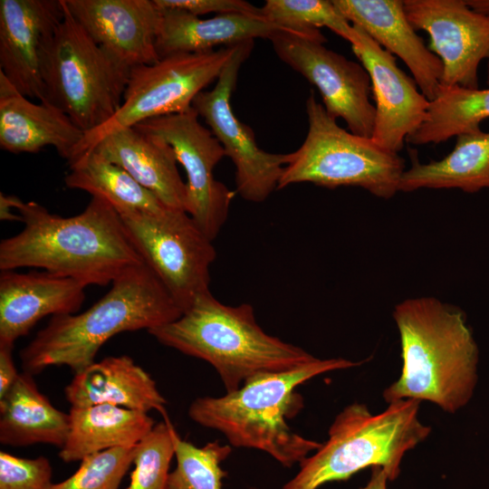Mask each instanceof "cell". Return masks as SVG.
<instances>
[{
    "mask_svg": "<svg viewBox=\"0 0 489 489\" xmlns=\"http://www.w3.org/2000/svg\"><path fill=\"white\" fill-rule=\"evenodd\" d=\"M148 332L161 344L211 364L226 393L257 374L293 369L315 359L264 331L251 304L225 305L211 292L198 297L176 321Z\"/></svg>",
    "mask_w": 489,
    "mask_h": 489,
    "instance_id": "5",
    "label": "cell"
},
{
    "mask_svg": "<svg viewBox=\"0 0 489 489\" xmlns=\"http://www.w3.org/2000/svg\"><path fill=\"white\" fill-rule=\"evenodd\" d=\"M388 477L381 466L371 467V475L369 482L359 489H387Z\"/></svg>",
    "mask_w": 489,
    "mask_h": 489,
    "instance_id": "37",
    "label": "cell"
},
{
    "mask_svg": "<svg viewBox=\"0 0 489 489\" xmlns=\"http://www.w3.org/2000/svg\"><path fill=\"white\" fill-rule=\"evenodd\" d=\"M111 288L78 314L53 316L21 350L24 372L38 374L52 366L78 373L95 362L101 347L114 335L165 325L182 311L145 264L118 276Z\"/></svg>",
    "mask_w": 489,
    "mask_h": 489,
    "instance_id": "3",
    "label": "cell"
},
{
    "mask_svg": "<svg viewBox=\"0 0 489 489\" xmlns=\"http://www.w3.org/2000/svg\"><path fill=\"white\" fill-rule=\"evenodd\" d=\"M349 43L370 78L375 101L371 139L380 147L398 153L407 138L426 120L429 101L416 81L398 66L396 57L361 28L353 25Z\"/></svg>",
    "mask_w": 489,
    "mask_h": 489,
    "instance_id": "16",
    "label": "cell"
},
{
    "mask_svg": "<svg viewBox=\"0 0 489 489\" xmlns=\"http://www.w3.org/2000/svg\"><path fill=\"white\" fill-rule=\"evenodd\" d=\"M20 198L12 196L5 195L3 192L0 193V218L4 221H22V218L17 216L14 210H16V206Z\"/></svg>",
    "mask_w": 489,
    "mask_h": 489,
    "instance_id": "36",
    "label": "cell"
},
{
    "mask_svg": "<svg viewBox=\"0 0 489 489\" xmlns=\"http://www.w3.org/2000/svg\"><path fill=\"white\" fill-rule=\"evenodd\" d=\"M52 473L44 456L31 459L0 452V489H51Z\"/></svg>",
    "mask_w": 489,
    "mask_h": 489,
    "instance_id": "33",
    "label": "cell"
},
{
    "mask_svg": "<svg viewBox=\"0 0 489 489\" xmlns=\"http://www.w3.org/2000/svg\"><path fill=\"white\" fill-rule=\"evenodd\" d=\"M158 9L160 22L156 49L159 59L210 52L216 50L214 47L236 45L255 38L269 40L275 32L287 29L260 16L225 14L201 19L180 9Z\"/></svg>",
    "mask_w": 489,
    "mask_h": 489,
    "instance_id": "22",
    "label": "cell"
},
{
    "mask_svg": "<svg viewBox=\"0 0 489 489\" xmlns=\"http://www.w3.org/2000/svg\"><path fill=\"white\" fill-rule=\"evenodd\" d=\"M198 117L191 107L143 121L135 128L160 138L172 148L187 174L185 211L213 241L227 219L235 192L215 178L214 169L225 152Z\"/></svg>",
    "mask_w": 489,
    "mask_h": 489,
    "instance_id": "13",
    "label": "cell"
},
{
    "mask_svg": "<svg viewBox=\"0 0 489 489\" xmlns=\"http://www.w3.org/2000/svg\"><path fill=\"white\" fill-rule=\"evenodd\" d=\"M269 41L280 60L318 89L330 116L342 119L351 133L372 138L375 106L370 78L361 63L327 48L320 29H282Z\"/></svg>",
    "mask_w": 489,
    "mask_h": 489,
    "instance_id": "11",
    "label": "cell"
},
{
    "mask_svg": "<svg viewBox=\"0 0 489 489\" xmlns=\"http://www.w3.org/2000/svg\"><path fill=\"white\" fill-rule=\"evenodd\" d=\"M237 45L175 54L153 64L131 68L119 110L101 127L84 133L68 165L92 150L110 133L190 109L195 97L217 80Z\"/></svg>",
    "mask_w": 489,
    "mask_h": 489,
    "instance_id": "9",
    "label": "cell"
},
{
    "mask_svg": "<svg viewBox=\"0 0 489 489\" xmlns=\"http://www.w3.org/2000/svg\"><path fill=\"white\" fill-rule=\"evenodd\" d=\"M453 150L440 160L420 163L410 150L411 167L405 170L399 191L420 188H458L476 193L489 188V131L458 135Z\"/></svg>",
    "mask_w": 489,
    "mask_h": 489,
    "instance_id": "26",
    "label": "cell"
},
{
    "mask_svg": "<svg viewBox=\"0 0 489 489\" xmlns=\"http://www.w3.org/2000/svg\"><path fill=\"white\" fill-rule=\"evenodd\" d=\"M23 230L0 243V269L42 268L88 285H107L143 260L117 211L91 197L73 216L50 213L43 206L19 200Z\"/></svg>",
    "mask_w": 489,
    "mask_h": 489,
    "instance_id": "1",
    "label": "cell"
},
{
    "mask_svg": "<svg viewBox=\"0 0 489 489\" xmlns=\"http://www.w3.org/2000/svg\"><path fill=\"white\" fill-rule=\"evenodd\" d=\"M138 444L91 454L82 460L78 470L51 489H119L137 453Z\"/></svg>",
    "mask_w": 489,
    "mask_h": 489,
    "instance_id": "32",
    "label": "cell"
},
{
    "mask_svg": "<svg viewBox=\"0 0 489 489\" xmlns=\"http://www.w3.org/2000/svg\"><path fill=\"white\" fill-rule=\"evenodd\" d=\"M488 63H487V85L489 86V56H488Z\"/></svg>",
    "mask_w": 489,
    "mask_h": 489,
    "instance_id": "39",
    "label": "cell"
},
{
    "mask_svg": "<svg viewBox=\"0 0 489 489\" xmlns=\"http://www.w3.org/2000/svg\"><path fill=\"white\" fill-rule=\"evenodd\" d=\"M69 168L70 172L64 178L67 187L105 199L120 216L159 213L168 208L123 168L94 151L85 154Z\"/></svg>",
    "mask_w": 489,
    "mask_h": 489,
    "instance_id": "27",
    "label": "cell"
},
{
    "mask_svg": "<svg viewBox=\"0 0 489 489\" xmlns=\"http://www.w3.org/2000/svg\"><path fill=\"white\" fill-rule=\"evenodd\" d=\"M361 364L342 358H315L293 369L260 373L225 396L196 398L188 415L196 423L220 431L231 446L264 451L290 467L322 445L295 433L288 424L303 407L296 388L322 373Z\"/></svg>",
    "mask_w": 489,
    "mask_h": 489,
    "instance_id": "4",
    "label": "cell"
},
{
    "mask_svg": "<svg viewBox=\"0 0 489 489\" xmlns=\"http://www.w3.org/2000/svg\"><path fill=\"white\" fill-rule=\"evenodd\" d=\"M465 2L475 12L489 16V0H465Z\"/></svg>",
    "mask_w": 489,
    "mask_h": 489,
    "instance_id": "38",
    "label": "cell"
},
{
    "mask_svg": "<svg viewBox=\"0 0 489 489\" xmlns=\"http://www.w3.org/2000/svg\"><path fill=\"white\" fill-rule=\"evenodd\" d=\"M120 218L143 262L182 313L210 292L209 269L216 252L212 240L186 211L168 207Z\"/></svg>",
    "mask_w": 489,
    "mask_h": 489,
    "instance_id": "10",
    "label": "cell"
},
{
    "mask_svg": "<svg viewBox=\"0 0 489 489\" xmlns=\"http://www.w3.org/2000/svg\"><path fill=\"white\" fill-rule=\"evenodd\" d=\"M419 405L416 399H401L377 415L365 404L347 406L331 425L328 440L300 463L298 473L282 489H319L373 466H381L394 481L405 454L431 432L418 418Z\"/></svg>",
    "mask_w": 489,
    "mask_h": 489,
    "instance_id": "6",
    "label": "cell"
},
{
    "mask_svg": "<svg viewBox=\"0 0 489 489\" xmlns=\"http://www.w3.org/2000/svg\"><path fill=\"white\" fill-rule=\"evenodd\" d=\"M268 21L296 32L327 27L350 42L353 25L332 0H266L261 7Z\"/></svg>",
    "mask_w": 489,
    "mask_h": 489,
    "instance_id": "30",
    "label": "cell"
},
{
    "mask_svg": "<svg viewBox=\"0 0 489 489\" xmlns=\"http://www.w3.org/2000/svg\"><path fill=\"white\" fill-rule=\"evenodd\" d=\"M67 439L59 452L65 463L82 460L103 450L138 444L154 427L148 413L98 404L72 407Z\"/></svg>",
    "mask_w": 489,
    "mask_h": 489,
    "instance_id": "24",
    "label": "cell"
},
{
    "mask_svg": "<svg viewBox=\"0 0 489 489\" xmlns=\"http://www.w3.org/2000/svg\"><path fill=\"white\" fill-rule=\"evenodd\" d=\"M414 29L428 34V49L441 61L440 87L478 89V68L489 56V16L465 0H403Z\"/></svg>",
    "mask_w": 489,
    "mask_h": 489,
    "instance_id": "14",
    "label": "cell"
},
{
    "mask_svg": "<svg viewBox=\"0 0 489 489\" xmlns=\"http://www.w3.org/2000/svg\"><path fill=\"white\" fill-rule=\"evenodd\" d=\"M488 118L489 88L440 87L437 96L429 101L426 120L406 142L413 145L445 142L461 134L481 130V122Z\"/></svg>",
    "mask_w": 489,
    "mask_h": 489,
    "instance_id": "28",
    "label": "cell"
},
{
    "mask_svg": "<svg viewBox=\"0 0 489 489\" xmlns=\"http://www.w3.org/2000/svg\"><path fill=\"white\" fill-rule=\"evenodd\" d=\"M84 132L58 108L35 104L0 72V147L10 153H36L53 147L67 162Z\"/></svg>",
    "mask_w": 489,
    "mask_h": 489,
    "instance_id": "20",
    "label": "cell"
},
{
    "mask_svg": "<svg viewBox=\"0 0 489 489\" xmlns=\"http://www.w3.org/2000/svg\"><path fill=\"white\" fill-rule=\"evenodd\" d=\"M353 25L403 61L421 92L431 101L438 94L443 66L408 21L403 0H332Z\"/></svg>",
    "mask_w": 489,
    "mask_h": 489,
    "instance_id": "18",
    "label": "cell"
},
{
    "mask_svg": "<svg viewBox=\"0 0 489 489\" xmlns=\"http://www.w3.org/2000/svg\"><path fill=\"white\" fill-rule=\"evenodd\" d=\"M392 315L402 369L384 389V400H426L447 413L467 405L478 380L479 350L464 312L434 297H417L398 303Z\"/></svg>",
    "mask_w": 489,
    "mask_h": 489,
    "instance_id": "2",
    "label": "cell"
},
{
    "mask_svg": "<svg viewBox=\"0 0 489 489\" xmlns=\"http://www.w3.org/2000/svg\"><path fill=\"white\" fill-rule=\"evenodd\" d=\"M174 439L177 465L169 474L167 489H222L227 474L221 463L230 455L231 446L213 441L197 447L181 439L177 432Z\"/></svg>",
    "mask_w": 489,
    "mask_h": 489,
    "instance_id": "29",
    "label": "cell"
},
{
    "mask_svg": "<svg viewBox=\"0 0 489 489\" xmlns=\"http://www.w3.org/2000/svg\"><path fill=\"white\" fill-rule=\"evenodd\" d=\"M254 41L239 43L219 74L215 87L200 91L192 107L201 116L235 168L236 193L246 201L260 203L278 189L290 153L274 154L260 149L253 129L234 113L231 97L238 73L250 56Z\"/></svg>",
    "mask_w": 489,
    "mask_h": 489,
    "instance_id": "12",
    "label": "cell"
},
{
    "mask_svg": "<svg viewBox=\"0 0 489 489\" xmlns=\"http://www.w3.org/2000/svg\"><path fill=\"white\" fill-rule=\"evenodd\" d=\"M14 344L0 342V398L16 380L19 373L13 360Z\"/></svg>",
    "mask_w": 489,
    "mask_h": 489,
    "instance_id": "35",
    "label": "cell"
},
{
    "mask_svg": "<svg viewBox=\"0 0 489 489\" xmlns=\"http://www.w3.org/2000/svg\"><path fill=\"white\" fill-rule=\"evenodd\" d=\"M87 34L123 65L159 60L156 49L160 11L154 0H64Z\"/></svg>",
    "mask_w": 489,
    "mask_h": 489,
    "instance_id": "17",
    "label": "cell"
},
{
    "mask_svg": "<svg viewBox=\"0 0 489 489\" xmlns=\"http://www.w3.org/2000/svg\"><path fill=\"white\" fill-rule=\"evenodd\" d=\"M176 432L165 417L138 443L133 460L135 468L127 489H167L169 465L176 453Z\"/></svg>",
    "mask_w": 489,
    "mask_h": 489,
    "instance_id": "31",
    "label": "cell"
},
{
    "mask_svg": "<svg viewBox=\"0 0 489 489\" xmlns=\"http://www.w3.org/2000/svg\"><path fill=\"white\" fill-rule=\"evenodd\" d=\"M154 2L159 8L180 9L197 16L216 13L264 17L261 7L244 0H154Z\"/></svg>",
    "mask_w": 489,
    "mask_h": 489,
    "instance_id": "34",
    "label": "cell"
},
{
    "mask_svg": "<svg viewBox=\"0 0 489 489\" xmlns=\"http://www.w3.org/2000/svg\"><path fill=\"white\" fill-rule=\"evenodd\" d=\"M70 427L69 414L54 408L42 394L33 375L23 372L0 398V442L24 446L49 444L62 447Z\"/></svg>",
    "mask_w": 489,
    "mask_h": 489,
    "instance_id": "25",
    "label": "cell"
},
{
    "mask_svg": "<svg viewBox=\"0 0 489 489\" xmlns=\"http://www.w3.org/2000/svg\"><path fill=\"white\" fill-rule=\"evenodd\" d=\"M63 3L64 16L44 63L43 103L61 110L87 133L119 110L130 68L95 43Z\"/></svg>",
    "mask_w": 489,
    "mask_h": 489,
    "instance_id": "8",
    "label": "cell"
},
{
    "mask_svg": "<svg viewBox=\"0 0 489 489\" xmlns=\"http://www.w3.org/2000/svg\"><path fill=\"white\" fill-rule=\"evenodd\" d=\"M305 107L307 135L290 153L278 189L303 182L328 188L359 187L384 199L399 191L405 168L398 153L340 127L312 90Z\"/></svg>",
    "mask_w": 489,
    "mask_h": 489,
    "instance_id": "7",
    "label": "cell"
},
{
    "mask_svg": "<svg viewBox=\"0 0 489 489\" xmlns=\"http://www.w3.org/2000/svg\"><path fill=\"white\" fill-rule=\"evenodd\" d=\"M64 392L72 407L110 404L167 416L156 381L127 355L107 357L75 373Z\"/></svg>",
    "mask_w": 489,
    "mask_h": 489,
    "instance_id": "23",
    "label": "cell"
},
{
    "mask_svg": "<svg viewBox=\"0 0 489 489\" xmlns=\"http://www.w3.org/2000/svg\"><path fill=\"white\" fill-rule=\"evenodd\" d=\"M86 287L46 271H1L0 342L14 344L47 315L75 313L85 300Z\"/></svg>",
    "mask_w": 489,
    "mask_h": 489,
    "instance_id": "19",
    "label": "cell"
},
{
    "mask_svg": "<svg viewBox=\"0 0 489 489\" xmlns=\"http://www.w3.org/2000/svg\"><path fill=\"white\" fill-rule=\"evenodd\" d=\"M91 151L123 168L166 206L185 211L186 183L172 148L160 138L125 128L104 137Z\"/></svg>",
    "mask_w": 489,
    "mask_h": 489,
    "instance_id": "21",
    "label": "cell"
},
{
    "mask_svg": "<svg viewBox=\"0 0 489 489\" xmlns=\"http://www.w3.org/2000/svg\"><path fill=\"white\" fill-rule=\"evenodd\" d=\"M63 16V0H0V72L40 102H45V59Z\"/></svg>",
    "mask_w": 489,
    "mask_h": 489,
    "instance_id": "15",
    "label": "cell"
}]
</instances>
